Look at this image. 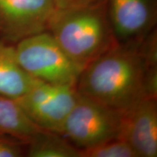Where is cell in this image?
Returning <instances> with one entry per match:
<instances>
[{"instance_id": "cell-1", "label": "cell", "mask_w": 157, "mask_h": 157, "mask_svg": "<svg viewBox=\"0 0 157 157\" xmlns=\"http://www.w3.org/2000/svg\"><path fill=\"white\" fill-rule=\"evenodd\" d=\"M138 45V44H137ZM137 45L116 44L82 70L78 95L123 114L147 95L150 67Z\"/></svg>"}, {"instance_id": "cell-2", "label": "cell", "mask_w": 157, "mask_h": 157, "mask_svg": "<svg viewBox=\"0 0 157 157\" xmlns=\"http://www.w3.org/2000/svg\"><path fill=\"white\" fill-rule=\"evenodd\" d=\"M48 31L82 69L117 44L108 20L105 2L81 8L57 10Z\"/></svg>"}, {"instance_id": "cell-3", "label": "cell", "mask_w": 157, "mask_h": 157, "mask_svg": "<svg viewBox=\"0 0 157 157\" xmlns=\"http://www.w3.org/2000/svg\"><path fill=\"white\" fill-rule=\"evenodd\" d=\"M16 44L17 60L33 78L55 86L76 87L83 69L48 31L26 37Z\"/></svg>"}, {"instance_id": "cell-4", "label": "cell", "mask_w": 157, "mask_h": 157, "mask_svg": "<svg viewBox=\"0 0 157 157\" xmlns=\"http://www.w3.org/2000/svg\"><path fill=\"white\" fill-rule=\"evenodd\" d=\"M121 114L78 94L61 135L79 150L119 138Z\"/></svg>"}, {"instance_id": "cell-5", "label": "cell", "mask_w": 157, "mask_h": 157, "mask_svg": "<svg viewBox=\"0 0 157 157\" xmlns=\"http://www.w3.org/2000/svg\"><path fill=\"white\" fill-rule=\"evenodd\" d=\"M77 98L76 87L55 86L39 81L15 101L39 128L61 135Z\"/></svg>"}, {"instance_id": "cell-6", "label": "cell", "mask_w": 157, "mask_h": 157, "mask_svg": "<svg viewBox=\"0 0 157 157\" xmlns=\"http://www.w3.org/2000/svg\"><path fill=\"white\" fill-rule=\"evenodd\" d=\"M105 9L119 45H137L156 29L157 0H106Z\"/></svg>"}, {"instance_id": "cell-7", "label": "cell", "mask_w": 157, "mask_h": 157, "mask_svg": "<svg viewBox=\"0 0 157 157\" xmlns=\"http://www.w3.org/2000/svg\"><path fill=\"white\" fill-rule=\"evenodd\" d=\"M54 0H0V37L10 43L48 31Z\"/></svg>"}, {"instance_id": "cell-8", "label": "cell", "mask_w": 157, "mask_h": 157, "mask_svg": "<svg viewBox=\"0 0 157 157\" xmlns=\"http://www.w3.org/2000/svg\"><path fill=\"white\" fill-rule=\"evenodd\" d=\"M157 98H145L121 114L120 138L137 157L157 156Z\"/></svg>"}, {"instance_id": "cell-9", "label": "cell", "mask_w": 157, "mask_h": 157, "mask_svg": "<svg viewBox=\"0 0 157 157\" xmlns=\"http://www.w3.org/2000/svg\"><path fill=\"white\" fill-rule=\"evenodd\" d=\"M39 82L21 67L15 46L0 37V95L15 100Z\"/></svg>"}, {"instance_id": "cell-10", "label": "cell", "mask_w": 157, "mask_h": 157, "mask_svg": "<svg viewBox=\"0 0 157 157\" xmlns=\"http://www.w3.org/2000/svg\"><path fill=\"white\" fill-rule=\"evenodd\" d=\"M42 129L31 120L15 100L0 95V134L28 143Z\"/></svg>"}, {"instance_id": "cell-11", "label": "cell", "mask_w": 157, "mask_h": 157, "mask_svg": "<svg viewBox=\"0 0 157 157\" xmlns=\"http://www.w3.org/2000/svg\"><path fill=\"white\" fill-rule=\"evenodd\" d=\"M26 154L30 157H80L79 149L62 135L44 129L28 143Z\"/></svg>"}, {"instance_id": "cell-12", "label": "cell", "mask_w": 157, "mask_h": 157, "mask_svg": "<svg viewBox=\"0 0 157 157\" xmlns=\"http://www.w3.org/2000/svg\"><path fill=\"white\" fill-rule=\"evenodd\" d=\"M79 151L80 157H137L130 145L120 137Z\"/></svg>"}, {"instance_id": "cell-13", "label": "cell", "mask_w": 157, "mask_h": 157, "mask_svg": "<svg viewBox=\"0 0 157 157\" xmlns=\"http://www.w3.org/2000/svg\"><path fill=\"white\" fill-rule=\"evenodd\" d=\"M27 144L24 141L0 134V157H21L26 154Z\"/></svg>"}, {"instance_id": "cell-14", "label": "cell", "mask_w": 157, "mask_h": 157, "mask_svg": "<svg viewBox=\"0 0 157 157\" xmlns=\"http://www.w3.org/2000/svg\"><path fill=\"white\" fill-rule=\"evenodd\" d=\"M57 10H68L89 7L105 2L106 0H54Z\"/></svg>"}]
</instances>
